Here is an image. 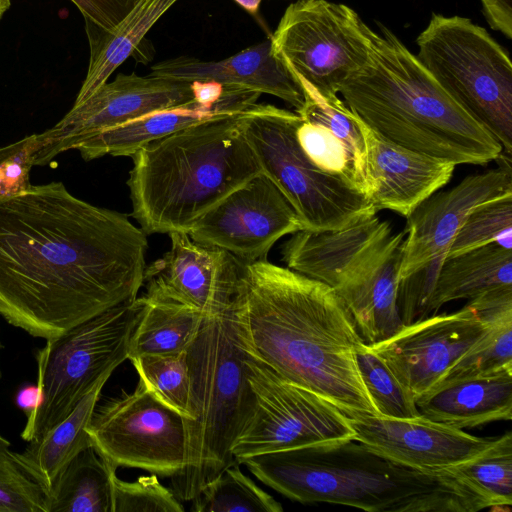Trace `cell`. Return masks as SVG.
Returning a JSON list of instances; mask_svg holds the SVG:
<instances>
[{
  "mask_svg": "<svg viewBox=\"0 0 512 512\" xmlns=\"http://www.w3.org/2000/svg\"><path fill=\"white\" fill-rule=\"evenodd\" d=\"M487 326V317L466 304L454 313L434 314L404 326L368 347L416 399L444 378Z\"/></svg>",
  "mask_w": 512,
  "mask_h": 512,
  "instance_id": "cell-17",
  "label": "cell"
},
{
  "mask_svg": "<svg viewBox=\"0 0 512 512\" xmlns=\"http://www.w3.org/2000/svg\"><path fill=\"white\" fill-rule=\"evenodd\" d=\"M251 107L178 130L130 156L131 215L147 236L189 233L208 210L261 172L244 134Z\"/></svg>",
  "mask_w": 512,
  "mask_h": 512,
  "instance_id": "cell-5",
  "label": "cell"
},
{
  "mask_svg": "<svg viewBox=\"0 0 512 512\" xmlns=\"http://www.w3.org/2000/svg\"><path fill=\"white\" fill-rule=\"evenodd\" d=\"M130 360L139 376V381L154 396L186 419H191L190 377L186 351L146 354Z\"/></svg>",
  "mask_w": 512,
  "mask_h": 512,
  "instance_id": "cell-33",
  "label": "cell"
},
{
  "mask_svg": "<svg viewBox=\"0 0 512 512\" xmlns=\"http://www.w3.org/2000/svg\"><path fill=\"white\" fill-rule=\"evenodd\" d=\"M137 297L46 339L36 353V404L21 437H42L65 419L103 378L129 359L132 336L146 309Z\"/></svg>",
  "mask_w": 512,
  "mask_h": 512,
  "instance_id": "cell-8",
  "label": "cell"
},
{
  "mask_svg": "<svg viewBox=\"0 0 512 512\" xmlns=\"http://www.w3.org/2000/svg\"><path fill=\"white\" fill-rule=\"evenodd\" d=\"M304 96L296 135L310 161L370 200L374 186L367 161V125L338 95H322L296 77ZM371 202V201H370Z\"/></svg>",
  "mask_w": 512,
  "mask_h": 512,
  "instance_id": "cell-20",
  "label": "cell"
},
{
  "mask_svg": "<svg viewBox=\"0 0 512 512\" xmlns=\"http://www.w3.org/2000/svg\"><path fill=\"white\" fill-rule=\"evenodd\" d=\"M81 12L84 21L111 31L139 0H70Z\"/></svg>",
  "mask_w": 512,
  "mask_h": 512,
  "instance_id": "cell-39",
  "label": "cell"
},
{
  "mask_svg": "<svg viewBox=\"0 0 512 512\" xmlns=\"http://www.w3.org/2000/svg\"><path fill=\"white\" fill-rule=\"evenodd\" d=\"M144 299L147 305L132 336L129 360L186 351L208 316L176 302Z\"/></svg>",
  "mask_w": 512,
  "mask_h": 512,
  "instance_id": "cell-29",
  "label": "cell"
},
{
  "mask_svg": "<svg viewBox=\"0 0 512 512\" xmlns=\"http://www.w3.org/2000/svg\"><path fill=\"white\" fill-rule=\"evenodd\" d=\"M17 403L22 409L25 408L27 415L36 404V387H27L20 391Z\"/></svg>",
  "mask_w": 512,
  "mask_h": 512,
  "instance_id": "cell-42",
  "label": "cell"
},
{
  "mask_svg": "<svg viewBox=\"0 0 512 512\" xmlns=\"http://www.w3.org/2000/svg\"><path fill=\"white\" fill-rule=\"evenodd\" d=\"M37 134L0 148V199L18 194L31 186L29 173L38 150Z\"/></svg>",
  "mask_w": 512,
  "mask_h": 512,
  "instance_id": "cell-38",
  "label": "cell"
},
{
  "mask_svg": "<svg viewBox=\"0 0 512 512\" xmlns=\"http://www.w3.org/2000/svg\"><path fill=\"white\" fill-rule=\"evenodd\" d=\"M420 63L512 153V64L482 26L463 16L433 13L416 38Z\"/></svg>",
  "mask_w": 512,
  "mask_h": 512,
  "instance_id": "cell-9",
  "label": "cell"
},
{
  "mask_svg": "<svg viewBox=\"0 0 512 512\" xmlns=\"http://www.w3.org/2000/svg\"><path fill=\"white\" fill-rule=\"evenodd\" d=\"M262 483L301 503L369 512H477L492 509L471 482L449 469L400 465L354 440L264 453L240 461Z\"/></svg>",
  "mask_w": 512,
  "mask_h": 512,
  "instance_id": "cell-3",
  "label": "cell"
},
{
  "mask_svg": "<svg viewBox=\"0 0 512 512\" xmlns=\"http://www.w3.org/2000/svg\"><path fill=\"white\" fill-rule=\"evenodd\" d=\"M0 512H50V496L0 435Z\"/></svg>",
  "mask_w": 512,
  "mask_h": 512,
  "instance_id": "cell-36",
  "label": "cell"
},
{
  "mask_svg": "<svg viewBox=\"0 0 512 512\" xmlns=\"http://www.w3.org/2000/svg\"><path fill=\"white\" fill-rule=\"evenodd\" d=\"M92 446L116 468H139L172 477L185 464V417L141 381L94 410L86 427Z\"/></svg>",
  "mask_w": 512,
  "mask_h": 512,
  "instance_id": "cell-14",
  "label": "cell"
},
{
  "mask_svg": "<svg viewBox=\"0 0 512 512\" xmlns=\"http://www.w3.org/2000/svg\"><path fill=\"white\" fill-rule=\"evenodd\" d=\"M186 352L191 419L185 418L184 467L170 477L171 490L183 501L235 461L232 449L255 401L231 311L207 317Z\"/></svg>",
  "mask_w": 512,
  "mask_h": 512,
  "instance_id": "cell-7",
  "label": "cell"
},
{
  "mask_svg": "<svg viewBox=\"0 0 512 512\" xmlns=\"http://www.w3.org/2000/svg\"><path fill=\"white\" fill-rule=\"evenodd\" d=\"M179 0H139L111 30L85 21L90 47L86 76L73 106L87 100L138 48L148 31Z\"/></svg>",
  "mask_w": 512,
  "mask_h": 512,
  "instance_id": "cell-26",
  "label": "cell"
},
{
  "mask_svg": "<svg viewBox=\"0 0 512 512\" xmlns=\"http://www.w3.org/2000/svg\"><path fill=\"white\" fill-rule=\"evenodd\" d=\"M184 507L171 489L163 486L157 475L138 477L135 481L113 480V512H183Z\"/></svg>",
  "mask_w": 512,
  "mask_h": 512,
  "instance_id": "cell-37",
  "label": "cell"
},
{
  "mask_svg": "<svg viewBox=\"0 0 512 512\" xmlns=\"http://www.w3.org/2000/svg\"><path fill=\"white\" fill-rule=\"evenodd\" d=\"M281 248L287 268L331 287L367 345L404 327L397 302L405 231L376 214L337 230H300Z\"/></svg>",
  "mask_w": 512,
  "mask_h": 512,
  "instance_id": "cell-6",
  "label": "cell"
},
{
  "mask_svg": "<svg viewBox=\"0 0 512 512\" xmlns=\"http://www.w3.org/2000/svg\"><path fill=\"white\" fill-rule=\"evenodd\" d=\"M147 235L62 182L0 199V315L49 339L138 297Z\"/></svg>",
  "mask_w": 512,
  "mask_h": 512,
  "instance_id": "cell-1",
  "label": "cell"
},
{
  "mask_svg": "<svg viewBox=\"0 0 512 512\" xmlns=\"http://www.w3.org/2000/svg\"><path fill=\"white\" fill-rule=\"evenodd\" d=\"M491 243L512 250V192L475 206L460 226L447 257Z\"/></svg>",
  "mask_w": 512,
  "mask_h": 512,
  "instance_id": "cell-34",
  "label": "cell"
},
{
  "mask_svg": "<svg viewBox=\"0 0 512 512\" xmlns=\"http://www.w3.org/2000/svg\"><path fill=\"white\" fill-rule=\"evenodd\" d=\"M300 121L296 112L256 103L244 134L261 172L286 197L304 230H337L378 213L368 198L310 161L297 139Z\"/></svg>",
  "mask_w": 512,
  "mask_h": 512,
  "instance_id": "cell-10",
  "label": "cell"
},
{
  "mask_svg": "<svg viewBox=\"0 0 512 512\" xmlns=\"http://www.w3.org/2000/svg\"><path fill=\"white\" fill-rule=\"evenodd\" d=\"M469 175L449 190L435 192L406 218L397 302L404 326L429 316L428 305L440 267L468 213L477 205L512 192L511 156Z\"/></svg>",
  "mask_w": 512,
  "mask_h": 512,
  "instance_id": "cell-11",
  "label": "cell"
},
{
  "mask_svg": "<svg viewBox=\"0 0 512 512\" xmlns=\"http://www.w3.org/2000/svg\"><path fill=\"white\" fill-rule=\"evenodd\" d=\"M241 349L341 412L378 414L358 371L361 339L328 285L267 260L244 263L231 309Z\"/></svg>",
  "mask_w": 512,
  "mask_h": 512,
  "instance_id": "cell-2",
  "label": "cell"
},
{
  "mask_svg": "<svg viewBox=\"0 0 512 512\" xmlns=\"http://www.w3.org/2000/svg\"><path fill=\"white\" fill-rule=\"evenodd\" d=\"M244 361L255 401L233 446L235 460L354 439L345 415L334 404L248 354Z\"/></svg>",
  "mask_w": 512,
  "mask_h": 512,
  "instance_id": "cell-13",
  "label": "cell"
},
{
  "mask_svg": "<svg viewBox=\"0 0 512 512\" xmlns=\"http://www.w3.org/2000/svg\"><path fill=\"white\" fill-rule=\"evenodd\" d=\"M242 8L252 15H257L262 0H235Z\"/></svg>",
  "mask_w": 512,
  "mask_h": 512,
  "instance_id": "cell-43",
  "label": "cell"
},
{
  "mask_svg": "<svg viewBox=\"0 0 512 512\" xmlns=\"http://www.w3.org/2000/svg\"><path fill=\"white\" fill-rule=\"evenodd\" d=\"M11 0H0V20L6 11L10 8Z\"/></svg>",
  "mask_w": 512,
  "mask_h": 512,
  "instance_id": "cell-44",
  "label": "cell"
},
{
  "mask_svg": "<svg viewBox=\"0 0 512 512\" xmlns=\"http://www.w3.org/2000/svg\"><path fill=\"white\" fill-rule=\"evenodd\" d=\"M512 294V250L491 243L447 257L430 296L429 316L454 300Z\"/></svg>",
  "mask_w": 512,
  "mask_h": 512,
  "instance_id": "cell-25",
  "label": "cell"
},
{
  "mask_svg": "<svg viewBox=\"0 0 512 512\" xmlns=\"http://www.w3.org/2000/svg\"><path fill=\"white\" fill-rule=\"evenodd\" d=\"M368 60L339 93L372 130L405 148L457 165H485L501 144L427 71L404 43L378 24Z\"/></svg>",
  "mask_w": 512,
  "mask_h": 512,
  "instance_id": "cell-4",
  "label": "cell"
},
{
  "mask_svg": "<svg viewBox=\"0 0 512 512\" xmlns=\"http://www.w3.org/2000/svg\"><path fill=\"white\" fill-rule=\"evenodd\" d=\"M191 83L136 73H119L105 82L87 100L72 106L53 127L37 134L34 165H45L57 155L78 149L83 143L108 129L154 111L192 102Z\"/></svg>",
  "mask_w": 512,
  "mask_h": 512,
  "instance_id": "cell-15",
  "label": "cell"
},
{
  "mask_svg": "<svg viewBox=\"0 0 512 512\" xmlns=\"http://www.w3.org/2000/svg\"><path fill=\"white\" fill-rule=\"evenodd\" d=\"M342 413L354 440L384 458L418 470L445 469L466 462L493 441L422 415L396 419L367 412Z\"/></svg>",
  "mask_w": 512,
  "mask_h": 512,
  "instance_id": "cell-19",
  "label": "cell"
},
{
  "mask_svg": "<svg viewBox=\"0 0 512 512\" xmlns=\"http://www.w3.org/2000/svg\"><path fill=\"white\" fill-rule=\"evenodd\" d=\"M117 468L93 446L64 469L50 494V512H113Z\"/></svg>",
  "mask_w": 512,
  "mask_h": 512,
  "instance_id": "cell-28",
  "label": "cell"
},
{
  "mask_svg": "<svg viewBox=\"0 0 512 512\" xmlns=\"http://www.w3.org/2000/svg\"><path fill=\"white\" fill-rule=\"evenodd\" d=\"M108 379H101L60 423L39 439L29 442L24 451L16 452L22 465L49 496L67 465L82 450L92 446L86 427Z\"/></svg>",
  "mask_w": 512,
  "mask_h": 512,
  "instance_id": "cell-27",
  "label": "cell"
},
{
  "mask_svg": "<svg viewBox=\"0 0 512 512\" xmlns=\"http://www.w3.org/2000/svg\"><path fill=\"white\" fill-rule=\"evenodd\" d=\"M449 469L466 478L490 501L494 510L512 505V434L493 438L492 443L472 459Z\"/></svg>",
  "mask_w": 512,
  "mask_h": 512,
  "instance_id": "cell-32",
  "label": "cell"
},
{
  "mask_svg": "<svg viewBox=\"0 0 512 512\" xmlns=\"http://www.w3.org/2000/svg\"><path fill=\"white\" fill-rule=\"evenodd\" d=\"M367 161L376 212L387 209L407 218L424 200L444 187L456 165L400 146L366 127Z\"/></svg>",
  "mask_w": 512,
  "mask_h": 512,
  "instance_id": "cell-21",
  "label": "cell"
},
{
  "mask_svg": "<svg viewBox=\"0 0 512 512\" xmlns=\"http://www.w3.org/2000/svg\"><path fill=\"white\" fill-rule=\"evenodd\" d=\"M355 356L362 382L379 415L396 419L420 416L412 393L363 341L357 345Z\"/></svg>",
  "mask_w": 512,
  "mask_h": 512,
  "instance_id": "cell-35",
  "label": "cell"
},
{
  "mask_svg": "<svg viewBox=\"0 0 512 512\" xmlns=\"http://www.w3.org/2000/svg\"><path fill=\"white\" fill-rule=\"evenodd\" d=\"M477 311L488 319L485 332L442 380L512 368V301Z\"/></svg>",
  "mask_w": 512,
  "mask_h": 512,
  "instance_id": "cell-30",
  "label": "cell"
},
{
  "mask_svg": "<svg viewBox=\"0 0 512 512\" xmlns=\"http://www.w3.org/2000/svg\"><path fill=\"white\" fill-rule=\"evenodd\" d=\"M170 248L146 266L143 296L189 306L208 317L231 311L244 262L188 233H169Z\"/></svg>",
  "mask_w": 512,
  "mask_h": 512,
  "instance_id": "cell-18",
  "label": "cell"
},
{
  "mask_svg": "<svg viewBox=\"0 0 512 512\" xmlns=\"http://www.w3.org/2000/svg\"><path fill=\"white\" fill-rule=\"evenodd\" d=\"M195 512H282L279 501L245 475L235 460L191 500Z\"/></svg>",
  "mask_w": 512,
  "mask_h": 512,
  "instance_id": "cell-31",
  "label": "cell"
},
{
  "mask_svg": "<svg viewBox=\"0 0 512 512\" xmlns=\"http://www.w3.org/2000/svg\"><path fill=\"white\" fill-rule=\"evenodd\" d=\"M151 75L184 82L213 81L226 87H239L282 99L296 110L304 103L302 89L272 51L267 39L219 61L191 56L168 58L151 67Z\"/></svg>",
  "mask_w": 512,
  "mask_h": 512,
  "instance_id": "cell-22",
  "label": "cell"
},
{
  "mask_svg": "<svg viewBox=\"0 0 512 512\" xmlns=\"http://www.w3.org/2000/svg\"><path fill=\"white\" fill-rule=\"evenodd\" d=\"M486 20L492 29L512 38V0H480Z\"/></svg>",
  "mask_w": 512,
  "mask_h": 512,
  "instance_id": "cell-40",
  "label": "cell"
},
{
  "mask_svg": "<svg viewBox=\"0 0 512 512\" xmlns=\"http://www.w3.org/2000/svg\"><path fill=\"white\" fill-rule=\"evenodd\" d=\"M260 96L261 93L250 89L226 87L222 98L214 104L204 105L193 100L151 112L97 134L77 150L86 161L105 155L130 157L145 144L178 130L212 118L240 113L255 105Z\"/></svg>",
  "mask_w": 512,
  "mask_h": 512,
  "instance_id": "cell-23",
  "label": "cell"
},
{
  "mask_svg": "<svg viewBox=\"0 0 512 512\" xmlns=\"http://www.w3.org/2000/svg\"><path fill=\"white\" fill-rule=\"evenodd\" d=\"M373 31L351 7L328 0L291 3L270 37L272 51L322 95L341 85L368 60Z\"/></svg>",
  "mask_w": 512,
  "mask_h": 512,
  "instance_id": "cell-12",
  "label": "cell"
},
{
  "mask_svg": "<svg viewBox=\"0 0 512 512\" xmlns=\"http://www.w3.org/2000/svg\"><path fill=\"white\" fill-rule=\"evenodd\" d=\"M0 348H1V342H0ZM0 377H1V372H0Z\"/></svg>",
  "mask_w": 512,
  "mask_h": 512,
  "instance_id": "cell-45",
  "label": "cell"
},
{
  "mask_svg": "<svg viewBox=\"0 0 512 512\" xmlns=\"http://www.w3.org/2000/svg\"><path fill=\"white\" fill-rule=\"evenodd\" d=\"M423 417L458 429L512 418V368L445 379L415 399Z\"/></svg>",
  "mask_w": 512,
  "mask_h": 512,
  "instance_id": "cell-24",
  "label": "cell"
},
{
  "mask_svg": "<svg viewBox=\"0 0 512 512\" xmlns=\"http://www.w3.org/2000/svg\"><path fill=\"white\" fill-rule=\"evenodd\" d=\"M193 99L200 104L211 105L219 101L226 87L213 81L191 82Z\"/></svg>",
  "mask_w": 512,
  "mask_h": 512,
  "instance_id": "cell-41",
  "label": "cell"
},
{
  "mask_svg": "<svg viewBox=\"0 0 512 512\" xmlns=\"http://www.w3.org/2000/svg\"><path fill=\"white\" fill-rule=\"evenodd\" d=\"M300 230L303 224L291 204L260 172L208 210L188 234L252 263L266 260L280 238Z\"/></svg>",
  "mask_w": 512,
  "mask_h": 512,
  "instance_id": "cell-16",
  "label": "cell"
}]
</instances>
